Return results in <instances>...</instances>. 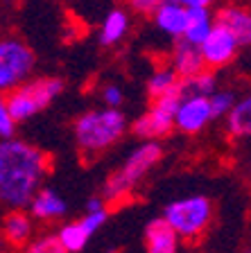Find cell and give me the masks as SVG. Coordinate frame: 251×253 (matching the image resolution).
Returning <instances> with one entry per match:
<instances>
[{
    "label": "cell",
    "instance_id": "1",
    "mask_svg": "<svg viewBox=\"0 0 251 253\" xmlns=\"http://www.w3.org/2000/svg\"><path fill=\"white\" fill-rule=\"evenodd\" d=\"M48 156L32 142L11 138L0 142V199L9 211H25L41 192Z\"/></svg>",
    "mask_w": 251,
    "mask_h": 253
},
{
    "label": "cell",
    "instance_id": "2",
    "mask_svg": "<svg viewBox=\"0 0 251 253\" xmlns=\"http://www.w3.org/2000/svg\"><path fill=\"white\" fill-rule=\"evenodd\" d=\"M127 116L120 109H91L75 120L73 133L84 156H98L111 149L127 133Z\"/></svg>",
    "mask_w": 251,
    "mask_h": 253
},
{
    "label": "cell",
    "instance_id": "3",
    "mask_svg": "<svg viewBox=\"0 0 251 253\" xmlns=\"http://www.w3.org/2000/svg\"><path fill=\"white\" fill-rule=\"evenodd\" d=\"M163 147L161 142H141L138 147H134L129 152V156L125 158V163L111 174L104 183V199L106 201H120L127 195L134 192L138 183L145 179V174L161 161Z\"/></svg>",
    "mask_w": 251,
    "mask_h": 253
},
{
    "label": "cell",
    "instance_id": "4",
    "mask_svg": "<svg viewBox=\"0 0 251 253\" xmlns=\"http://www.w3.org/2000/svg\"><path fill=\"white\" fill-rule=\"evenodd\" d=\"M163 219L172 226L181 240L199 237L213 221V204L204 195L174 199L163 208Z\"/></svg>",
    "mask_w": 251,
    "mask_h": 253
},
{
    "label": "cell",
    "instance_id": "5",
    "mask_svg": "<svg viewBox=\"0 0 251 253\" xmlns=\"http://www.w3.org/2000/svg\"><path fill=\"white\" fill-rule=\"evenodd\" d=\"M63 90V82L59 77H39L27 82L25 86L5 95L2 104L9 109L16 122H25L41 113L50 102H54Z\"/></svg>",
    "mask_w": 251,
    "mask_h": 253
},
{
    "label": "cell",
    "instance_id": "6",
    "mask_svg": "<svg viewBox=\"0 0 251 253\" xmlns=\"http://www.w3.org/2000/svg\"><path fill=\"white\" fill-rule=\"evenodd\" d=\"M183 97H186V90H183V82H181L179 88H174L172 93L161 97V100L152 102V106L143 116H138L131 122V133L145 142L150 140L158 142L167 133H172V129L177 126V111L181 106Z\"/></svg>",
    "mask_w": 251,
    "mask_h": 253
},
{
    "label": "cell",
    "instance_id": "7",
    "mask_svg": "<svg viewBox=\"0 0 251 253\" xmlns=\"http://www.w3.org/2000/svg\"><path fill=\"white\" fill-rule=\"evenodd\" d=\"M37 66V54L25 41L16 37H7L0 41V88L2 93L25 86L32 82V73Z\"/></svg>",
    "mask_w": 251,
    "mask_h": 253
},
{
    "label": "cell",
    "instance_id": "8",
    "mask_svg": "<svg viewBox=\"0 0 251 253\" xmlns=\"http://www.w3.org/2000/svg\"><path fill=\"white\" fill-rule=\"evenodd\" d=\"M238 50H240L238 39L233 37L224 25L215 23L210 37L206 39L204 45H201V54H204L206 68L215 70V68H224V66H229V63L236 59Z\"/></svg>",
    "mask_w": 251,
    "mask_h": 253
},
{
    "label": "cell",
    "instance_id": "9",
    "mask_svg": "<svg viewBox=\"0 0 251 253\" xmlns=\"http://www.w3.org/2000/svg\"><path fill=\"white\" fill-rule=\"evenodd\" d=\"M213 111H210V102L206 97H190L186 95L177 111V129L183 133H199L201 129L213 122Z\"/></svg>",
    "mask_w": 251,
    "mask_h": 253
},
{
    "label": "cell",
    "instance_id": "10",
    "mask_svg": "<svg viewBox=\"0 0 251 253\" xmlns=\"http://www.w3.org/2000/svg\"><path fill=\"white\" fill-rule=\"evenodd\" d=\"M152 18H154V25L158 27V32H163L165 37L174 39V41H181L190 25L188 9H186L183 2H177V0L161 2V7L156 9V14Z\"/></svg>",
    "mask_w": 251,
    "mask_h": 253
},
{
    "label": "cell",
    "instance_id": "11",
    "mask_svg": "<svg viewBox=\"0 0 251 253\" xmlns=\"http://www.w3.org/2000/svg\"><path fill=\"white\" fill-rule=\"evenodd\" d=\"M183 5H186L190 16V25L183 39L193 45L201 47L215 27V11L208 0H183Z\"/></svg>",
    "mask_w": 251,
    "mask_h": 253
},
{
    "label": "cell",
    "instance_id": "12",
    "mask_svg": "<svg viewBox=\"0 0 251 253\" xmlns=\"http://www.w3.org/2000/svg\"><path fill=\"white\" fill-rule=\"evenodd\" d=\"M215 23L224 25L240 45H251V7L222 5L215 9Z\"/></svg>",
    "mask_w": 251,
    "mask_h": 253
},
{
    "label": "cell",
    "instance_id": "13",
    "mask_svg": "<svg viewBox=\"0 0 251 253\" xmlns=\"http://www.w3.org/2000/svg\"><path fill=\"white\" fill-rule=\"evenodd\" d=\"M170 68H172L181 79H190V77H195V75L204 73L206 61H204V54H201V47L188 43L186 39L174 41L172 66H170Z\"/></svg>",
    "mask_w": 251,
    "mask_h": 253
},
{
    "label": "cell",
    "instance_id": "14",
    "mask_svg": "<svg viewBox=\"0 0 251 253\" xmlns=\"http://www.w3.org/2000/svg\"><path fill=\"white\" fill-rule=\"evenodd\" d=\"M179 240L181 237L163 217H156L145 226V253H179Z\"/></svg>",
    "mask_w": 251,
    "mask_h": 253
},
{
    "label": "cell",
    "instance_id": "15",
    "mask_svg": "<svg viewBox=\"0 0 251 253\" xmlns=\"http://www.w3.org/2000/svg\"><path fill=\"white\" fill-rule=\"evenodd\" d=\"M27 212L39 221H54V219L66 217L68 206H66L63 197L59 195L54 188H41V192H39V195L34 197V201L30 204Z\"/></svg>",
    "mask_w": 251,
    "mask_h": 253
},
{
    "label": "cell",
    "instance_id": "16",
    "mask_svg": "<svg viewBox=\"0 0 251 253\" xmlns=\"http://www.w3.org/2000/svg\"><path fill=\"white\" fill-rule=\"evenodd\" d=\"M2 235L11 247H27L34 235V217L25 211H9L2 221Z\"/></svg>",
    "mask_w": 251,
    "mask_h": 253
},
{
    "label": "cell",
    "instance_id": "17",
    "mask_svg": "<svg viewBox=\"0 0 251 253\" xmlns=\"http://www.w3.org/2000/svg\"><path fill=\"white\" fill-rule=\"evenodd\" d=\"M131 25V18H129V9L127 7H113L109 14L104 16V21L100 25V43L102 45H115L118 41L127 37Z\"/></svg>",
    "mask_w": 251,
    "mask_h": 253
},
{
    "label": "cell",
    "instance_id": "18",
    "mask_svg": "<svg viewBox=\"0 0 251 253\" xmlns=\"http://www.w3.org/2000/svg\"><path fill=\"white\" fill-rule=\"evenodd\" d=\"M226 131L233 138H251V93L238 100L226 118Z\"/></svg>",
    "mask_w": 251,
    "mask_h": 253
},
{
    "label": "cell",
    "instance_id": "19",
    "mask_svg": "<svg viewBox=\"0 0 251 253\" xmlns=\"http://www.w3.org/2000/svg\"><path fill=\"white\" fill-rule=\"evenodd\" d=\"M181 82L183 79L172 68H158L147 79V95H150L152 102H156L161 97H165V95H170L174 88H179Z\"/></svg>",
    "mask_w": 251,
    "mask_h": 253
},
{
    "label": "cell",
    "instance_id": "20",
    "mask_svg": "<svg viewBox=\"0 0 251 253\" xmlns=\"http://www.w3.org/2000/svg\"><path fill=\"white\" fill-rule=\"evenodd\" d=\"M183 90H186V95H190V97H213L215 93H217V75L213 73V70L206 68L204 73L195 75V77L190 79H183Z\"/></svg>",
    "mask_w": 251,
    "mask_h": 253
},
{
    "label": "cell",
    "instance_id": "21",
    "mask_svg": "<svg viewBox=\"0 0 251 253\" xmlns=\"http://www.w3.org/2000/svg\"><path fill=\"white\" fill-rule=\"evenodd\" d=\"M59 240H61L63 249L68 253H79L84 247H86V242L91 240V235L86 231H84V226L77 221H68V224H63L61 228H59Z\"/></svg>",
    "mask_w": 251,
    "mask_h": 253
},
{
    "label": "cell",
    "instance_id": "22",
    "mask_svg": "<svg viewBox=\"0 0 251 253\" xmlns=\"http://www.w3.org/2000/svg\"><path fill=\"white\" fill-rule=\"evenodd\" d=\"M210 102V111H213V118L220 120V118H229L233 106L238 104V97L231 90H217L213 97H208Z\"/></svg>",
    "mask_w": 251,
    "mask_h": 253
},
{
    "label": "cell",
    "instance_id": "23",
    "mask_svg": "<svg viewBox=\"0 0 251 253\" xmlns=\"http://www.w3.org/2000/svg\"><path fill=\"white\" fill-rule=\"evenodd\" d=\"M25 253H68V251L63 249L59 235H50V233H46V235L34 237V240L25 247Z\"/></svg>",
    "mask_w": 251,
    "mask_h": 253
},
{
    "label": "cell",
    "instance_id": "24",
    "mask_svg": "<svg viewBox=\"0 0 251 253\" xmlns=\"http://www.w3.org/2000/svg\"><path fill=\"white\" fill-rule=\"evenodd\" d=\"M100 97L104 102V109H120V104L125 102V93L118 84H104L100 90Z\"/></svg>",
    "mask_w": 251,
    "mask_h": 253
},
{
    "label": "cell",
    "instance_id": "25",
    "mask_svg": "<svg viewBox=\"0 0 251 253\" xmlns=\"http://www.w3.org/2000/svg\"><path fill=\"white\" fill-rule=\"evenodd\" d=\"M109 219V211H100V212H84V217L79 219V224L84 226V231L93 235L95 231H100V226H104V221Z\"/></svg>",
    "mask_w": 251,
    "mask_h": 253
},
{
    "label": "cell",
    "instance_id": "26",
    "mask_svg": "<svg viewBox=\"0 0 251 253\" xmlns=\"http://www.w3.org/2000/svg\"><path fill=\"white\" fill-rule=\"evenodd\" d=\"M16 125H18V122L11 118L9 109H7L5 104H0V138H2V140L16 138Z\"/></svg>",
    "mask_w": 251,
    "mask_h": 253
},
{
    "label": "cell",
    "instance_id": "27",
    "mask_svg": "<svg viewBox=\"0 0 251 253\" xmlns=\"http://www.w3.org/2000/svg\"><path fill=\"white\" fill-rule=\"evenodd\" d=\"M158 7H161L158 0H131L129 2V9H134L136 14H143V16H154Z\"/></svg>",
    "mask_w": 251,
    "mask_h": 253
},
{
    "label": "cell",
    "instance_id": "28",
    "mask_svg": "<svg viewBox=\"0 0 251 253\" xmlns=\"http://www.w3.org/2000/svg\"><path fill=\"white\" fill-rule=\"evenodd\" d=\"M100 211H106V199L104 197H91V199H86V204H84V212H100Z\"/></svg>",
    "mask_w": 251,
    "mask_h": 253
},
{
    "label": "cell",
    "instance_id": "29",
    "mask_svg": "<svg viewBox=\"0 0 251 253\" xmlns=\"http://www.w3.org/2000/svg\"><path fill=\"white\" fill-rule=\"evenodd\" d=\"M247 174H249V179H251V161H249V165H247Z\"/></svg>",
    "mask_w": 251,
    "mask_h": 253
},
{
    "label": "cell",
    "instance_id": "30",
    "mask_svg": "<svg viewBox=\"0 0 251 253\" xmlns=\"http://www.w3.org/2000/svg\"><path fill=\"white\" fill-rule=\"evenodd\" d=\"M245 253H251V249H247V251H245Z\"/></svg>",
    "mask_w": 251,
    "mask_h": 253
}]
</instances>
